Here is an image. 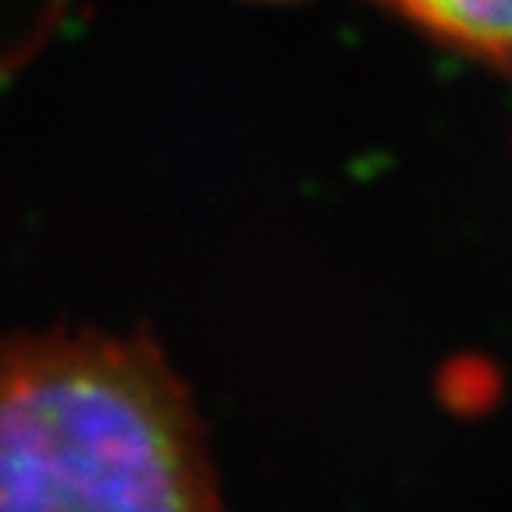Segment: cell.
Instances as JSON below:
<instances>
[{
	"mask_svg": "<svg viewBox=\"0 0 512 512\" xmlns=\"http://www.w3.org/2000/svg\"><path fill=\"white\" fill-rule=\"evenodd\" d=\"M0 512H228L185 384L143 335L15 338Z\"/></svg>",
	"mask_w": 512,
	"mask_h": 512,
	"instance_id": "cell-1",
	"label": "cell"
},
{
	"mask_svg": "<svg viewBox=\"0 0 512 512\" xmlns=\"http://www.w3.org/2000/svg\"><path fill=\"white\" fill-rule=\"evenodd\" d=\"M438 40L484 61L512 64V0H392Z\"/></svg>",
	"mask_w": 512,
	"mask_h": 512,
	"instance_id": "cell-2",
	"label": "cell"
}]
</instances>
